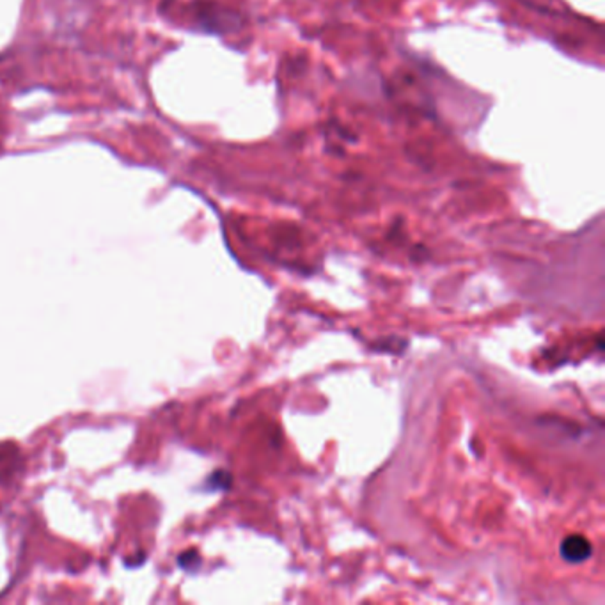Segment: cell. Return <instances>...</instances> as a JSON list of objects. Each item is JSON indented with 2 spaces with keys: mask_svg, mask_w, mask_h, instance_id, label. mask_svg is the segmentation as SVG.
<instances>
[{
  "mask_svg": "<svg viewBox=\"0 0 605 605\" xmlns=\"http://www.w3.org/2000/svg\"><path fill=\"white\" fill-rule=\"evenodd\" d=\"M194 18L206 32H233L241 27V17L234 9L225 8L215 0H196L192 6Z\"/></svg>",
  "mask_w": 605,
  "mask_h": 605,
  "instance_id": "cell-1",
  "label": "cell"
},
{
  "mask_svg": "<svg viewBox=\"0 0 605 605\" xmlns=\"http://www.w3.org/2000/svg\"><path fill=\"white\" fill-rule=\"evenodd\" d=\"M561 557L566 563H584L593 554V547L582 534H570L561 541Z\"/></svg>",
  "mask_w": 605,
  "mask_h": 605,
  "instance_id": "cell-2",
  "label": "cell"
}]
</instances>
